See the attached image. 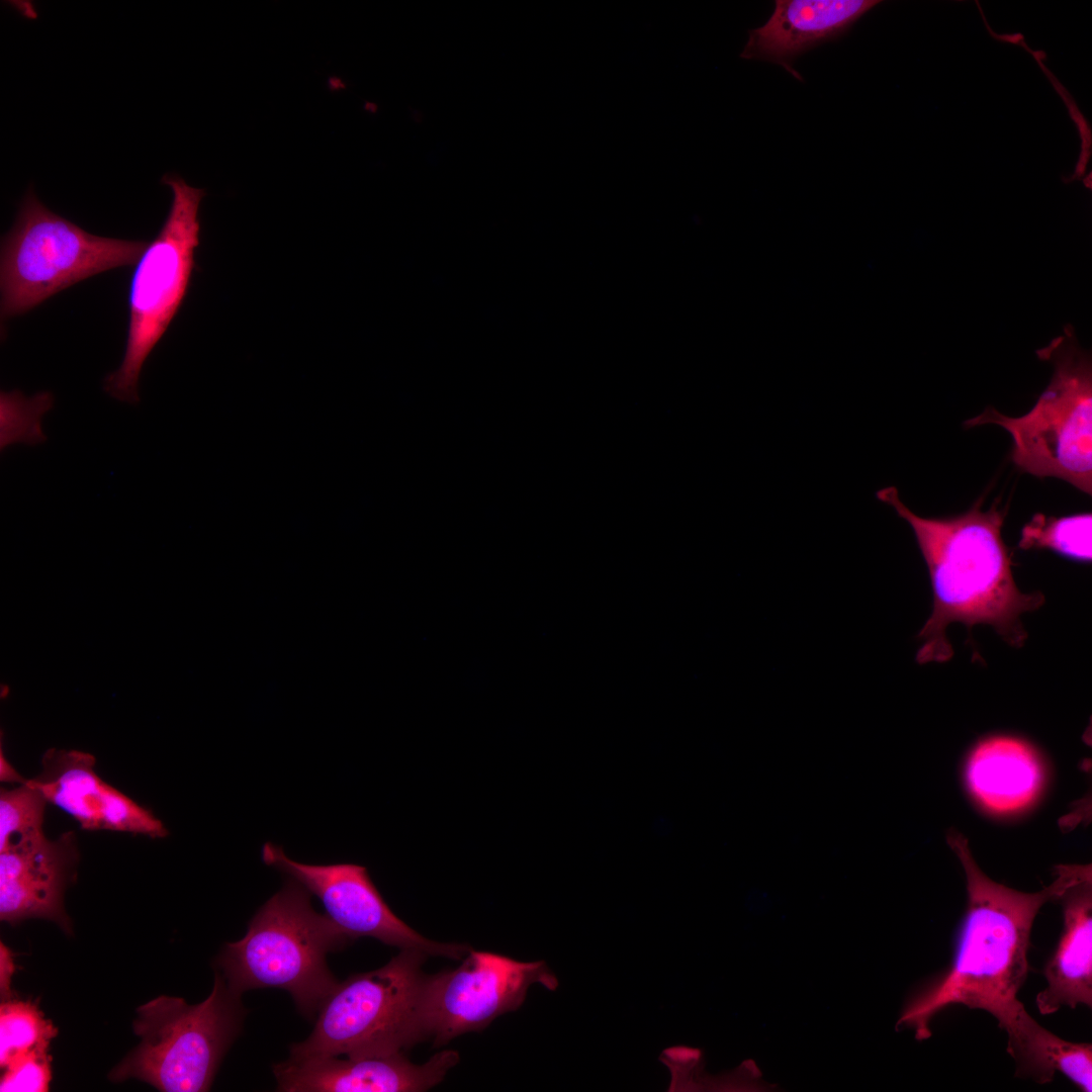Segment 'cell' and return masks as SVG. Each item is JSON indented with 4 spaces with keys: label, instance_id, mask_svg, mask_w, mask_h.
<instances>
[{
    "label": "cell",
    "instance_id": "obj_24",
    "mask_svg": "<svg viewBox=\"0 0 1092 1092\" xmlns=\"http://www.w3.org/2000/svg\"><path fill=\"white\" fill-rule=\"evenodd\" d=\"M13 972L12 956L6 946L1 943V994L3 1000L11 998L10 979Z\"/></svg>",
    "mask_w": 1092,
    "mask_h": 1092
},
{
    "label": "cell",
    "instance_id": "obj_2",
    "mask_svg": "<svg viewBox=\"0 0 1092 1092\" xmlns=\"http://www.w3.org/2000/svg\"><path fill=\"white\" fill-rule=\"evenodd\" d=\"M876 496L910 525L929 571L933 609L917 636L922 645L916 661L945 662L952 657L945 631L954 622L970 632L977 624L990 625L1009 645L1022 647L1027 632L1020 617L1039 609L1045 597L1040 592L1022 593L1015 583L1012 556L1001 534L1006 508L996 500L982 510L979 499L962 515L932 519L912 512L896 486L881 488Z\"/></svg>",
    "mask_w": 1092,
    "mask_h": 1092
},
{
    "label": "cell",
    "instance_id": "obj_4",
    "mask_svg": "<svg viewBox=\"0 0 1092 1092\" xmlns=\"http://www.w3.org/2000/svg\"><path fill=\"white\" fill-rule=\"evenodd\" d=\"M1054 366L1053 377L1033 407L1008 417L987 407L965 422L968 428L995 424L1013 440L1011 458L1024 472L1057 477L1085 493L1092 491V367L1071 325L1037 350Z\"/></svg>",
    "mask_w": 1092,
    "mask_h": 1092
},
{
    "label": "cell",
    "instance_id": "obj_5",
    "mask_svg": "<svg viewBox=\"0 0 1092 1092\" xmlns=\"http://www.w3.org/2000/svg\"><path fill=\"white\" fill-rule=\"evenodd\" d=\"M424 951L404 948L385 966L339 982L320 1008L309 1036L290 1045L291 1058L388 1057L427 1039L422 999Z\"/></svg>",
    "mask_w": 1092,
    "mask_h": 1092
},
{
    "label": "cell",
    "instance_id": "obj_14",
    "mask_svg": "<svg viewBox=\"0 0 1092 1092\" xmlns=\"http://www.w3.org/2000/svg\"><path fill=\"white\" fill-rule=\"evenodd\" d=\"M876 0H777L760 27L748 31L740 58L781 65L803 81L795 61L814 47L844 34Z\"/></svg>",
    "mask_w": 1092,
    "mask_h": 1092
},
{
    "label": "cell",
    "instance_id": "obj_7",
    "mask_svg": "<svg viewBox=\"0 0 1092 1092\" xmlns=\"http://www.w3.org/2000/svg\"><path fill=\"white\" fill-rule=\"evenodd\" d=\"M148 245L91 235L29 190L1 242V317L23 314L98 273L135 265Z\"/></svg>",
    "mask_w": 1092,
    "mask_h": 1092
},
{
    "label": "cell",
    "instance_id": "obj_26",
    "mask_svg": "<svg viewBox=\"0 0 1092 1092\" xmlns=\"http://www.w3.org/2000/svg\"><path fill=\"white\" fill-rule=\"evenodd\" d=\"M7 693H8V688L6 686H2L1 696L5 697L7 695Z\"/></svg>",
    "mask_w": 1092,
    "mask_h": 1092
},
{
    "label": "cell",
    "instance_id": "obj_3",
    "mask_svg": "<svg viewBox=\"0 0 1092 1092\" xmlns=\"http://www.w3.org/2000/svg\"><path fill=\"white\" fill-rule=\"evenodd\" d=\"M351 941L326 913L313 909L310 893L288 877L258 909L244 937L223 946L217 971L239 995L260 988L287 991L297 1010L312 1019L339 983L327 956Z\"/></svg>",
    "mask_w": 1092,
    "mask_h": 1092
},
{
    "label": "cell",
    "instance_id": "obj_18",
    "mask_svg": "<svg viewBox=\"0 0 1092 1092\" xmlns=\"http://www.w3.org/2000/svg\"><path fill=\"white\" fill-rule=\"evenodd\" d=\"M1091 513L1065 517L1033 515L1022 530L1018 542L1022 550L1050 549L1078 561H1091Z\"/></svg>",
    "mask_w": 1092,
    "mask_h": 1092
},
{
    "label": "cell",
    "instance_id": "obj_13",
    "mask_svg": "<svg viewBox=\"0 0 1092 1092\" xmlns=\"http://www.w3.org/2000/svg\"><path fill=\"white\" fill-rule=\"evenodd\" d=\"M459 1059L452 1050L437 1053L423 1065L411 1063L403 1054L289 1057L273 1066V1074L276 1090L284 1092H422L439 1084Z\"/></svg>",
    "mask_w": 1092,
    "mask_h": 1092
},
{
    "label": "cell",
    "instance_id": "obj_22",
    "mask_svg": "<svg viewBox=\"0 0 1092 1092\" xmlns=\"http://www.w3.org/2000/svg\"><path fill=\"white\" fill-rule=\"evenodd\" d=\"M49 1048H35L14 1057L2 1069L1 1092H43L52 1080Z\"/></svg>",
    "mask_w": 1092,
    "mask_h": 1092
},
{
    "label": "cell",
    "instance_id": "obj_20",
    "mask_svg": "<svg viewBox=\"0 0 1092 1092\" xmlns=\"http://www.w3.org/2000/svg\"><path fill=\"white\" fill-rule=\"evenodd\" d=\"M54 395L40 391L26 396L20 390L1 391L0 447L15 444L35 446L47 440L41 419L54 406Z\"/></svg>",
    "mask_w": 1092,
    "mask_h": 1092
},
{
    "label": "cell",
    "instance_id": "obj_12",
    "mask_svg": "<svg viewBox=\"0 0 1092 1092\" xmlns=\"http://www.w3.org/2000/svg\"><path fill=\"white\" fill-rule=\"evenodd\" d=\"M78 850L72 832L56 840L44 833L0 848V918L16 924L29 918L56 922L67 933L71 922L64 907Z\"/></svg>",
    "mask_w": 1092,
    "mask_h": 1092
},
{
    "label": "cell",
    "instance_id": "obj_1",
    "mask_svg": "<svg viewBox=\"0 0 1092 1092\" xmlns=\"http://www.w3.org/2000/svg\"><path fill=\"white\" fill-rule=\"evenodd\" d=\"M946 839L966 876L967 911L950 968L908 1002L897 1022L912 1028L917 1040L929 1038L934 1016L957 1004L990 1013L1005 1030L1025 1008L1017 994L1028 974L1027 952L1037 913L1091 868L1058 866L1049 886L1020 892L990 879L962 833L951 829Z\"/></svg>",
    "mask_w": 1092,
    "mask_h": 1092
},
{
    "label": "cell",
    "instance_id": "obj_9",
    "mask_svg": "<svg viewBox=\"0 0 1092 1092\" xmlns=\"http://www.w3.org/2000/svg\"><path fill=\"white\" fill-rule=\"evenodd\" d=\"M534 983L550 990L558 986L543 962L470 949L456 969L426 978L422 1015L427 1039L441 1046L465 1032L482 1030L518 1009Z\"/></svg>",
    "mask_w": 1092,
    "mask_h": 1092
},
{
    "label": "cell",
    "instance_id": "obj_11",
    "mask_svg": "<svg viewBox=\"0 0 1092 1092\" xmlns=\"http://www.w3.org/2000/svg\"><path fill=\"white\" fill-rule=\"evenodd\" d=\"M41 772L27 779L51 803L77 820L83 829L146 835H168L163 822L129 797L106 784L95 771V757L80 750L51 748Z\"/></svg>",
    "mask_w": 1092,
    "mask_h": 1092
},
{
    "label": "cell",
    "instance_id": "obj_10",
    "mask_svg": "<svg viewBox=\"0 0 1092 1092\" xmlns=\"http://www.w3.org/2000/svg\"><path fill=\"white\" fill-rule=\"evenodd\" d=\"M261 858L316 896L326 914L352 940L373 937L400 949L413 948L454 960L464 958L471 949L466 944L429 940L405 924L384 901L365 867L301 863L271 842L263 844Z\"/></svg>",
    "mask_w": 1092,
    "mask_h": 1092
},
{
    "label": "cell",
    "instance_id": "obj_16",
    "mask_svg": "<svg viewBox=\"0 0 1092 1092\" xmlns=\"http://www.w3.org/2000/svg\"><path fill=\"white\" fill-rule=\"evenodd\" d=\"M966 779L972 795L986 810L1009 814L1025 809L1037 798L1044 769L1030 743L997 735L982 739L971 751Z\"/></svg>",
    "mask_w": 1092,
    "mask_h": 1092
},
{
    "label": "cell",
    "instance_id": "obj_6",
    "mask_svg": "<svg viewBox=\"0 0 1092 1092\" xmlns=\"http://www.w3.org/2000/svg\"><path fill=\"white\" fill-rule=\"evenodd\" d=\"M140 1044L110 1072L115 1082L138 1079L165 1092L209 1090L217 1068L239 1035L246 1009L241 995L216 971L210 995L188 1005L160 996L136 1009Z\"/></svg>",
    "mask_w": 1092,
    "mask_h": 1092
},
{
    "label": "cell",
    "instance_id": "obj_17",
    "mask_svg": "<svg viewBox=\"0 0 1092 1092\" xmlns=\"http://www.w3.org/2000/svg\"><path fill=\"white\" fill-rule=\"evenodd\" d=\"M1015 1076L1037 1084L1060 1072L1082 1091H1092V1045L1063 1039L1042 1027L1023 1008L1005 1029Z\"/></svg>",
    "mask_w": 1092,
    "mask_h": 1092
},
{
    "label": "cell",
    "instance_id": "obj_15",
    "mask_svg": "<svg viewBox=\"0 0 1092 1092\" xmlns=\"http://www.w3.org/2000/svg\"><path fill=\"white\" fill-rule=\"evenodd\" d=\"M1057 901L1063 908V929L1043 970L1046 986L1035 997L1042 1015L1064 1006H1092V870L1068 886Z\"/></svg>",
    "mask_w": 1092,
    "mask_h": 1092
},
{
    "label": "cell",
    "instance_id": "obj_21",
    "mask_svg": "<svg viewBox=\"0 0 1092 1092\" xmlns=\"http://www.w3.org/2000/svg\"><path fill=\"white\" fill-rule=\"evenodd\" d=\"M48 801L27 781L0 791V848L26 837L42 834Z\"/></svg>",
    "mask_w": 1092,
    "mask_h": 1092
},
{
    "label": "cell",
    "instance_id": "obj_19",
    "mask_svg": "<svg viewBox=\"0 0 1092 1092\" xmlns=\"http://www.w3.org/2000/svg\"><path fill=\"white\" fill-rule=\"evenodd\" d=\"M58 1029L32 1000L8 998L0 1006V1066L4 1069L19 1054L49 1048Z\"/></svg>",
    "mask_w": 1092,
    "mask_h": 1092
},
{
    "label": "cell",
    "instance_id": "obj_25",
    "mask_svg": "<svg viewBox=\"0 0 1092 1092\" xmlns=\"http://www.w3.org/2000/svg\"><path fill=\"white\" fill-rule=\"evenodd\" d=\"M0 781L4 783L24 784L27 779L23 778L9 762L0 748Z\"/></svg>",
    "mask_w": 1092,
    "mask_h": 1092
},
{
    "label": "cell",
    "instance_id": "obj_23",
    "mask_svg": "<svg viewBox=\"0 0 1092 1092\" xmlns=\"http://www.w3.org/2000/svg\"><path fill=\"white\" fill-rule=\"evenodd\" d=\"M665 1057L671 1064L688 1066L699 1062L701 1052L689 1046H673L665 1051Z\"/></svg>",
    "mask_w": 1092,
    "mask_h": 1092
},
{
    "label": "cell",
    "instance_id": "obj_8",
    "mask_svg": "<svg viewBox=\"0 0 1092 1092\" xmlns=\"http://www.w3.org/2000/svg\"><path fill=\"white\" fill-rule=\"evenodd\" d=\"M161 182L172 191L171 207L158 235L135 264L129 285L123 359L103 379V390L109 396L129 404L140 401L139 379L144 363L184 300L199 245V207L204 190L189 186L176 174L164 175Z\"/></svg>",
    "mask_w": 1092,
    "mask_h": 1092
}]
</instances>
